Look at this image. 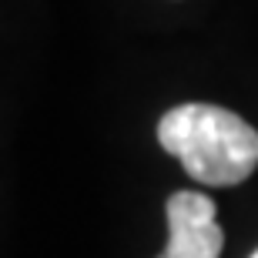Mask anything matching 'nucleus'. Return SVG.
<instances>
[{"mask_svg": "<svg viewBox=\"0 0 258 258\" xmlns=\"http://www.w3.org/2000/svg\"><path fill=\"white\" fill-rule=\"evenodd\" d=\"M221 245L215 201L201 191H174L168 198V245L158 258H218Z\"/></svg>", "mask_w": 258, "mask_h": 258, "instance_id": "f03ea898", "label": "nucleus"}, {"mask_svg": "<svg viewBox=\"0 0 258 258\" xmlns=\"http://www.w3.org/2000/svg\"><path fill=\"white\" fill-rule=\"evenodd\" d=\"M158 141L188 178L211 188L241 184L258 168V131L228 107L178 104L158 121Z\"/></svg>", "mask_w": 258, "mask_h": 258, "instance_id": "f257e3e1", "label": "nucleus"}, {"mask_svg": "<svg viewBox=\"0 0 258 258\" xmlns=\"http://www.w3.org/2000/svg\"><path fill=\"white\" fill-rule=\"evenodd\" d=\"M251 258H258V251H255V255H251Z\"/></svg>", "mask_w": 258, "mask_h": 258, "instance_id": "7ed1b4c3", "label": "nucleus"}]
</instances>
